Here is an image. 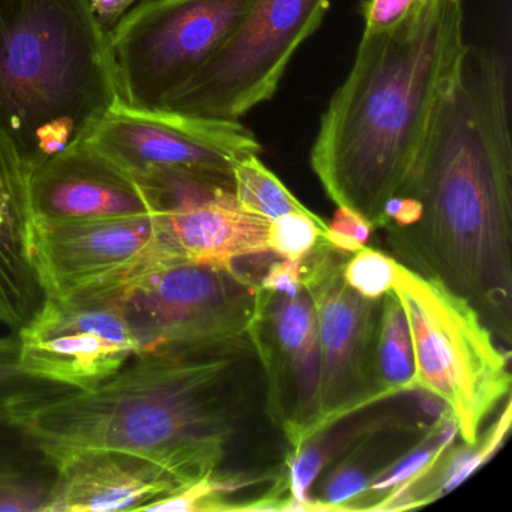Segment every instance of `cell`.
I'll return each mask as SVG.
<instances>
[{
    "label": "cell",
    "instance_id": "obj_1",
    "mask_svg": "<svg viewBox=\"0 0 512 512\" xmlns=\"http://www.w3.org/2000/svg\"><path fill=\"white\" fill-rule=\"evenodd\" d=\"M13 422L55 467L89 449L121 451L158 464L182 487L211 473L257 470L239 458L274 425L247 332L139 353L94 388L59 389L23 404Z\"/></svg>",
    "mask_w": 512,
    "mask_h": 512
},
{
    "label": "cell",
    "instance_id": "obj_2",
    "mask_svg": "<svg viewBox=\"0 0 512 512\" xmlns=\"http://www.w3.org/2000/svg\"><path fill=\"white\" fill-rule=\"evenodd\" d=\"M400 196L421 217L386 227L403 265L445 284L505 346L512 332V136L509 70L499 50L470 47Z\"/></svg>",
    "mask_w": 512,
    "mask_h": 512
},
{
    "label": "cell",
    "instance_id": "obj_3",
    "mask_svg": "<svg viewBox=\"0 0 512 512\" xmlns=\"http://www.w3.org/2000/svg\"><path fill=\"white\" fill-rule=\"evenodd\" d=\"M469 50L461 0H418L391 29L364 31L310 152L335 205L382 229L383 209L403 191Z\"/></svg>",
    "mask_w": 512,
    "mask_h": 512
},
{
    "label": "cell",
    "instance_id": "obj_4",
    "mask_svg": "<svg viewBox=\"0 0 512 512\" xmlns=\"http://www.w3.org/2000/svg\"><path fill=\"white\" fill-rule=\"evenodd\" d=\"M119 103L92 0H0V127L29 175L88 142Z\"/></svg>",
    "mask_w": 512,
    "mask_h": 512
},
{
    "label": "cell",
    "instance_id": "obj_5",
    "mask_svg": "<svg viewBox=\"0 0 512 512\" xmlns=\"http://www.w3.org/2000/svg\"><path fill=\"white\" fill-rule=\"evenodd\" d=\"M392 290L409 322L416 388L439 397L463 442L473 445L509 395L511 353L497 346L475 307L440 281L398 263Z\"/></svg>",
    "mask_w": 512,
    "mask_h": 512
},
{
    "label": "cell",
    "instance_id": "obj_6",
    "mask_svg": "<svg viewBox=\"0 0 512 512\" xmlns=\"http://www.w3.org/2000/svg\"><path fill=\"white\" fill-rule=\"evenodd\" d=\"M331 0H251L226 40L161 109L239 121L274 98L299 47L316 34Z\"/></svg>",
    "mask_w": 512,
    "mask_h": 512
},
{
    "label": "cell",
    "instance_id": "obj_7",
    "mask_svg": "<svg viewBox=\"0 0 512 512\" xmlns=\"http://www.w3.org/2000/svg\"><path fill=\"white\" fill-rule=\"evenodd\" d=\"M251 0H145L109 31L121 104L154 112L226 40Z\"/></svg>",
    "mask_w": 512,
    "mask_h": 512
},
{
    "label": "cell",
    "instance_id": "obj_8",
    "mask_svg": "<svg viewBox=\"0 0 512 512\" xmlns=\"http://www.w3.org/2000/svg\"><path fill=\"white\" fill-rule=\"evenodd\" d=\"M257 280L232 266L164 263L109 295L118 299L140 353L172 352L247 332Z\"/></svg>",
    "mask_w": 512,
    "mask_h": 512
},
{
    "label": "cell",
    "instance_id": "obj_9",
    "mask_svg": "<svg viewBox=\"0 0 512 512\" xmlns=\"http://www.w3.org/2000/svg\"><path fill=\"white\" fill-rule=\"evenodd\" d=\"M352 254L322 236L301 262V278L316 310L320 347V431L380 403L376 391V341L382 299L364 298L346 283Z\"/></svg>",
    "mask_w": 512,
    "mask_h": 512
},
{
    "label": "cell",
    "instance_id": "obj_10",
    "mask_svg": "<svg viewBox=\"0 0 512 512\" xmlns=\"http://www.w3.org/2000/svg\"><path fill=\"white\" fill-rule=\"evenodd\" d=\"M34 245L46 296L115 293L157 266L182 260L161 212L35 223Z\"/></svg>",
    "mask_w": 512,
    "mask_h": 512
},
{
    "label": "cell",
    "instance_id": "obj_11",
    "mask_svg": "<svg viewBox=\"0 0 512 512\" xmlns=\"http://www.w3.org/2000/svg\"><path fill=\"white\" fill-rule=\"evenodd\" d=\"M16 335L23 370L70 389L94 388L140 353L113 295L44 296Z\"/></svg>",
    "mask_w": 512,
    "mask_h": 512
},
{
    "label": "cell",
    "instance_id": "obj_12",
    "mask_svg": "<svg viewBox=\"0 0 512 512\" xmlns=\"http://www.w3.org/2000/svg\"><path fill=\"white\" fill-rule=\"evenodd\" d=\"M88 142L134 178L157 170H184L233 179L239 161L262 152L259 140L239 121L143 112L121 103Z\"/></svg>",
    "mask_w": 512,
    "mask_h": 512
},
{
    "label": "cell",
    "instance_id": "obj_13",
    "mask_svg": "<svg viewBox=\"0 0 512 512\" xmlns=\"http://www.w3.org/2000/svg\"><path fill=\"white\" fill-rule=\"evenodd\" d=\"M248 337L262 365L266 412L290 451L320 431V347L307 289L296 296L257 286Z\"/></svg>",
    "mask_w": 512,
    "mask_h": 512
},
{
    "label": "cell",
    "instance_id": "obj_14",
    "mask_svg": "<svg viewBox=\"0 0 512 512\" xmlns=\"http://www.w3.org/2000/svg\"><path fill=\"white\" fill-rule=\"evenodd\" d=\"M136 179L160 209L182 260L232 266L242 257L271 253L269 220L241 208L233 179L184 170H157Z\"/></svg>",
    "mask_w": 512,
    "mask_h": 512
},
{
    "label": "cell",
    "instance_id": "obj_15",
    "mask_svg": "<svg viewBox=\"0 0 512 512\" xmlns=\"http://www.w3.org/2000/svg\"><path fill=\"white\" fill-rule=\"evenodd\" d=\"M29 199L35 223L160 212L130 172L89 142L67 149L32 170Z\"/></svg>",
    "mask_w": 512,
    "mask_h": 512
},
{
    "label": "cell",
    "instance_id": "obj_16",
    "mask_svg": "<svg viewBox=\"0 0 512 512\" xmlns=\"http://www.w3.org/2000/svg\"><path fill=\"white\" fill-rule=\"evenodd\" d=\"M182 485L163 467L139 455L89 449L56 464L44 512L143 511Z\"/></svg>",
    "mask_w": 512,
    "mask_h": 512
},
{
    "label": "cell",
    "instance_id": "obj_17",
    "mask_svg": "<svg viewBox=\"0 0 512 512\" xmlns=\"http://www.w3.org/2000/svg\"><path fill=\"white\" fill-rule=\"evenodd\" d=\"M29 173L0 127V325L19 332L44 301L35 266Z\"/></svg>",
    "mask_w": 512,
    "mask_h": 512
},
{
    "label": "cell",
    "instance_id": "obj_18",
    "mask_svg": "<svg viewBox=\"0 0 512 512\" xmlns=\"http://www.w3.org/2000/svg\"><path fill=\"white\" fill-rule=\"evenodd\" d=\"M56 467L7 419H0V512H44Z\"/></svg>",
    "mask_w": 512,
    "mask_h": 512
},
{
    "label": "cell",
    "instance_id": "obj_19",
    "mask_svg": "<svg viewBox=\"0 0 512 512\" xmlns=\"http://www.w3.org/2000/svg\"><path fill=\"white\" fill-rule=\"evenodd\" d=\"M511 409V398L508 395L505 409L491 425L490 430L485 431L484 436H479L473 445L463 442L454 448L452 445L449 446L422 478L394 497L383 511H400L427 505L463 484L482 464L487 463L502 445L511 427Z\"/></svg>",
    "mask_w": 512,
    "mask_h": 512
},
{
    "label": "cell",
    "instance_id": "obj_20",
    "mask_svg": "<svg viewBox=\"0 0 512 512\" xmlns=\"http://www.w3.org/2000/svg\"><path fill=\"white\" fill-rule=\"evenodd\" d=\"M457 434V421L448 410L434 419L421 440L404 449L371 479L365 493L350 505L349 511H383L394 497L403 493L436 464L440 455L454 443Z\"/></svg>",
    "mask_w": 512,
    "mask_h": 512
},
{
    "label": "cell",
    "instance_id": "obj_21",
    "mask_svg": "<svg viewBox=\"0 0 512 512\" xmlns=\"http://www.w3.org/2000/svg\"><path fill=\"white\" fill-rule=\"evenodd\" d=\"M416 388L415 356L409 322L394 290L382 296L376 341V391L379 401Z\"/></svg>",
    "mask_w": 512,
    "mask_h": 512
},
{
    "label": "cell",
    "instance_id": "obj_22",
    "mask_svg": "<svg viewBox=\"0 0 512 512\" xmlns=\"http://www.w3.org/2000/svg\"><path fill=\"white\" fill-rule=\"evenodd\" d=\"M355 446L340 463L329 467L319 484L314 485L311 497L319 511H349L350 505L365 493L371 479L383 469L376 464V455L385 449V442L377 443L370 434Z\"/></svg>",
    "mask_w": 512,
    "mask_h": 512
},
{
    "label": "cell",
    "instance_id": "obj_23",
    "mask_svg": "<svg viewBox=\"0 0 512 512\" xmlns=\"http://www.w3.org/2000/svg\"><path fill=\"white\" fill-rule=\"evenodd\" d=\"M233 190L241 208L269 221L287 214L316 217L262 163L259 155H251L236 164L233 169Z\"/></svg>",
    "mask_w": 512,
    "mask_h": 512
},
{
    "label": "cell",
    "instance_id": "obj_24",
    "mask_svg": "<svg viewBox=\"0 0 512 512\" xmlns=\"http://www.w3.org/2000/svg\"><path fill=\"white\" fill-rule=\"evenodd\" d=\"M64 388L26 373L19 361L17 335L14 332L0 335V419L13 422L14 413L23 404L47 392Z\"/></svg>",
    "mask_w": 512,
    "mask_h": 512
},
{
    "label": "cell",
    "instance_id": "obj_25",
    "mask_svg": "<svg viewBox=\"0 0 512 512\" xmlns=\"http://www.w3.org/2000/svg\"><path fill=\"white\" fill-rule=\"evenodd\" d=\"M326 223L319 215L287 214L269 221L268 248L281 259L302 262L322 239Z\"/></svg>",
    "mask_w": 512,
    "mask_h": 512
},
{
    "label": "cell",
    "instance_id": "obj_26",
    "mask_svg": "<svg viewBox=\"0 0 512 512\" xmlns=\"http://www.w3.org/2000/svg\"><path fill=\"white\" fill-rule=\"evenodd\" d=\"M397 266L388 254L364 247L346 260L343 277L359 295L377 301L394 287Z\"/></svg>",
    "mask_w": 512,
    "mask_h": 512
},
{
    "label": "cell",
    "instance_id": "obj_27",
    "mask_svg": "<svg viewBox=\"0 0 512 512\" xmlns=\"http://www.w3.org/2000/svg\"><path fill=\"white\" fill-rule=\"evenodd\" d=\"M373 230L367 218L346 206H338L323 236L337 250L355 254L365 247Z\"/></svg>",
    "mask_w": 512,
    "mask_h": 512
},
{
    "label": "cell",
    "instance_id": "obj_28",
    "mask_svg": "<svg viewBox=\"0 0 512 512\" xmlns=\"http://www.w3.org/2000/svg\"><path fill=\"white\" fill-rule=\"evenodd\" d=\"M418 0H364L361 16L364 31L380 32L400 23Z\"/></svg>",
    "mask_w": 512,
    "mask_h": 512
},
{
    "label": "cell",
    "instance_id": "obj_29",
    "mask_svg": "<svg viewBox=\"0 0 512 512\" xmlns=\"http://www.w3.org/2000/svg\"><path fill=\"white\" fill-rule=\"evenodd\" d=\"M257 286L269 292L296 296L302 289L301 262L295 260H274L265 274L257 280Z\"/></svg>",
    "mask_w": 512,
    "mask_h": 512
},
{
    "label": "cell",
    "instance_id": "obj_30",
    "mask_svg": "<svg viewBox=\"0 0 512 512\" xmlns=\"http://www.w3.org/2000/svg\"><path fill=\"white\" fill-rule=\"evenodd\" d=\"M139 0H92L98 19L106 29H112Z\"/></svg>",
    "mask_w": 512,
    "mask_h": 512
}]
</instances>
